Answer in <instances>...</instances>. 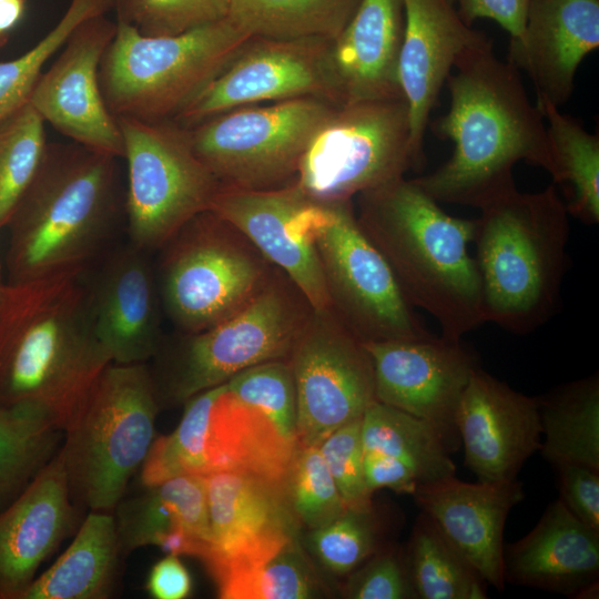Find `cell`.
Returning a JSON list of instances; mask_svg holds the SVG:
<instances>
[{
	"instance_id": "1",
	"label": "cell",
	"mask_w": 599,
	"mask_h": 599,
	"mask_svg": "<svg viewBox=\"0 0 599 599\" xmlns=\"http://www.w3.org/2000/svg\"><path fill=\"white\" fill-rule=\"evenodd\" d=\"M446 80L449 109L428 125L454 144L450 158L414 181L438 203L481 209L517 190L520 161L550 170L546 122L519 70L498 59L487 39L456 62Z\"/></svg>"
},
{
	"instance_id": "44",
	"label": "cell",
	"mask_w": 599,
	"mask_h": 599,
	"mask_svg": "<svg viewBox=\"0 0 599 599\" xmlns=\"http://www.w3.org/2000/svg\"><path fill=\"white\" fill-rule=\"evenodd\" d=\"M318 448L346 508H368L373 504V494L364 478L362 418L332 432Z\"/></svg>"
},
{
	"instance_id": "26",
	"label": "cell",
	"mask_w": 599,
	"mask_h": 599,
	"mask_svg": "<svg viewBox=\"0 0 599 599\" xmlns=\"http://www.w3.org/2000/svg\"><path fill=\"white\" fill-rule=\"evenodd\" d=\"M502 575L505 583L595 598L599 531L581 522L557 498L525 537L504 546Z\"/></svg>"
},
{
	"instance_id": "16",
	"label": "cell",
	"mask_w": 599,
	"mask_h": 599,
	"mask_svg": "<svg viewBox=\"0 0 599 599\" xmlns=\"http://www.w3.org/2000/svg\"><path fill=\"white\" fill-rule=\"evenodd\" d=\"M210 548L202 560L214 583L247 572L297 537L284 485L251 474L205 476Z\"/></svg>"
},
{
	"instance_id": "30",
	"label": "cell",
	"mask_w": 599,
	"mask_h": 599,
	"mask_svg": "<svg viewBox=\"0 0 599 599\" xmlns=\"http://www.w3.org/2000/svg\"><path fill=\"white\" fill-rule=\"evenodd\" d=\"M122 556L113 512L90 511L58 560L21 599H106L120 581Z\"/></svg>"
},
{
	"instance_id": "5",
	"label": "cell",
	"mask_w": 599,
	"mask_h": 599,
	"mask_svg": "<svg viewBox=\"0 0 599 599\" xmlns=\"http://www.w3.org/2000/svg\"><path fill=\"white\" fill-rule=\"evenodd\" d=\"M569 234L555 184L534 193L515 190L480 209L473 243L486 322L526 335L556 314Z\"/></svg>"
},
{
	"instance_id": "42",
	"label": "cell",
	"mask_w": 599,
	"mask_h": 599,
	"mask_svg": "<svg viewBox=\"0 0 599 599\" xmlns=\"http://www.w3.org/2000/svg\"><path fill=\"white\" fill-rule=\"evenodd\" d=\"M231 0H115L119 22L148 37L177 35L227 18Z\"/></svg>"
},
{
	"instance_id": "37",
	"label": "cell",
	"mask_w": 599,
	"mask_h": 599,
	"mask_svg": "<svg viewBox=\"0 0 599 599\" xmlns=\"http://www.w3.org/2000/svg\"><path fill=\"white\" fill-rule=\"evenodd\" d=\"M44 123L29 101L0 122V231L42 164L49 145Z\"/></svg>"
},
{
	"instance_id": "32",
	"label": "cell",
	"mask_w": 599,
	"mask_h": 599,
	"mask_svg": "<svg viewBox=\"0 0 599 599\" xmlns=\"http://www.w3.org/2000/svg\"><path fill=\"white\" fill-rule=\"evenodd\" d=\"M364 451H376L404 463L419 485L455 476L453 448L429 422L374 400L362 417Z\"/></svg>"
},
{
	"instance_id": "53",
	"label": "cell",
	"mask_w": 599,
	"mask_h": 599,
	"mask_svg": "<svg viewBox=\"0 0 599 599\" xmlns=\"http://www.w3.org/2000/svg\"><path fill=\"white\" fill-rule=\"evenodd\" d=\"M0 282H1V264H0Z\"/></svg>"
},
{
	"instance_id": "51",
	"label": "cell",
	"mask_w": 599,
	"mask_h": 599,
	"mask_svg": "<svg viewBox=\"0 0 599 599\" xmlns=\"http://www.w3.org/2000/svg\"><path fill=\"white\" fill-rule=\"evenodd\" d=\"M26 0H7L0 3V40L8 41L10 31L20 22Z\"/></svg>"
},
{
	"instance_id": "40",
	"label": "cell",
	"mask_w": 599,
	"mask_h": 599,
	"mask_svg": "<svg viewBox=\"0 0 599 599\" xmlns=\"http://www.w3.org/2000/svg\"><path fill=\"white\" fill-rule=\"evenodd\" d=\"M284 490L300 527L309 530L341 516L347 508L318 446H298L290 464Z\"/></svg>"
},
{
	"instance_id": "24",
	"label": "cell",
	"mask_w": 599,
	"mask_h": 599,
	"mask_svg": "<svg viewBox=\"0 0 599 599\" xmlns=\"http://www.w3.org/2000/svg\"><path fill=\"white\" fill-rule=\"evenodd\" d=\"M413 496L486 583L501 591L504 528L510 510L525 498L522 483H466L451 476L417 486Z\"/></svg>"
},
{
	"instance_id": "11",
	"label": "cell",
	"mask_w": 599,
	"mask_h": 599,
	"mask_svg": "<svg viewBox=\"0 0 599 599\" xmlns=\"http://www.w3.org/2000/svg\"><path fill=\"white\" fill-rule=\"evenodd\" d=\"M336 106L313 97L242 106L186 128L187 138L221 187L277 189L295 181L307 145Z\"/></svg>"
},
{
	"instance_id": "3",
	"label": "cell",
	"mask_w": 599,
	"mask_h": 599,
	"mask_svg": "<svg viewBox=\"0 0 599 599\" xmlns=\"http://www.w3.org/2000/svg\"><path fill=\"white\" fill-rule=\"evenodd\" d=\"M115 158L77 143H49L7 229L10 284L87 271L111 248L118 226Z\"/></svg>"
},
{
	"instance_id": "28",
	"label": "cell",
	"mask_w": 599,
	"mask_h": 599,
	"mask_svg": "<svg viewBox=\"0 0 599 599\" xmlns=\"http://www.w3.org/2000/svg\"><path fill=\"white\" fill-rule=\"evenodd\" d=\"M404 24L403 0H362L331 49L343 104L404 98L398 77Z\"/></svg>"
},
{
	"instance_id": "23",
	"label": "cell",
	"mask_w": 599,
	"mask_h": 599,
	"mask_svg": "<svg viewBox=\"0 0 599 599\" xmlns=\"http://www.w3.org/2000/svg\"><path fill=\"white\" fill-rule=\"evenodd\" d=\"M79 515L58 451L0 511V599H21L40 565L78 529Z\"/></svg>"
},
{
	"instance_id": "18",
	"label": "cell",
	"mask_w": 599,
	"mask_h": 599,
	"mask_svg": "<svg viewBox=\"0 0 599 599\" xmlns=\"http://www.w3.org/2000/svg\"><path fill=\"white\" fill-rule=\"evenodd\" d=\"M373 364L377 402L433 424L456 448V415L479 362L461 341L432 335L419 339L363 342Z\"/></svg>"
},
{
	"instance_id": "47",
	"label": "cell",
	"mask_w": 599,
	"mask_h": 599,
	"mask_svg": "<svg viewBox=\"0 0 599 599\" xmlns=\"http://www.w3.org/2000/svg\"><path fill=\"white\" fill-rule=\"evenodd\" d=\"M463 21L470 26L477 19H490L518 38L524 29L530 0H453Z\"/></svg>"
},
{
	"instance_id": "39",
	"label": "cell",
	"mask_w": 599,
	"mask_h": 599,
	"mask_svg": "<svg viewBox=\"0 0 599 599\" xmlns=\"http://www.w3.org/2000/svg\"><path fill=\"white\" fill-rule=\"evenodd\" d=\"M383 521L372 504L364 509H346L328 524L312 529L311 547L332 573L347 576L383 550Z\"/></svg>"
},
{
	"instance_id": "19",
	"label": "cell",
	"mask_w": 599,
	"mask_h": 599,
	"mask_svg": "<svg viewBox=\"0 0 599 599\" xmlns=\"http://www.w3.org/2000/svg\"><path fill=\"white\" fill-rule=\"evenodd\" d=\"M148 254L128 242L111 248L94 274L88 271L95 334L114 364H145L163 343V307Z\"/></svg>"
},
{
	"instance_id": "49",
	"label": "cell",
	"mask_w": 599,
	"mask_h": 599,
	"mask_svg": "<svg viewBox=\"0 0 599 599\" xmlns=\"http://www.w3.org/2000/svg\"><path fill=\"white\" fill-rule=\"evenodd\" d=\"M192 578L179 556L166 554L151 568L145 589L155 599H184L192 592Z\"/></svg>"
},
{
	"instance_id": "27",
	"label": "cell",
	"mask_w": 599,
	"mask_h": 599,
	"mask_svg": "<svg viewBox=\"0 0 599 599\" xmlns=\"http://www.w3.org/2000/svg\"><path fill=\"white\" fill-rule=\"evenodd\" d=\"M122 556L144 546L201 560L210 548L205 476L180 475L122 497L113 511Z\"/></svg>"
},
{
	"instance_id": "33",
	"label": "cell",
	"mask_w": 599,
	"mask_h": 599,
	"mask_svg": "<svg viewBox=\"0 0 599 599\" xmlns=\"http://www.w3.org/2000/svg\"><path fill=\"white\" fill-rule=\"evenodd\" d=\"M544 115L554 183L564 194L568 214L593 225L599 222V138L559 108L537 100Z\"/></svg>"
},
{
	"instance_id": "31",
	"label": "cell",
	"mask_w": 599,
	"mask_h": 599,
	"mask_svg": "<svg viewBox=\"0 0 599 599\" xmlns=\"http://www.w3.org/2000/svg\"><path fill=\"white\" fill-rule=\"evenodd\" d=\"M545 439L542 457L554 467L579 464L599 470L598 374L566 383L537 397Z\"/></svg>"
},
{
	"instance_id": "14",
	"label": "cell",
	"mask_w": 599,
	"mask_h": 599,
	"mask_svg": "<svg viewBox=\"0 0 599 599\" xmlns=\"http://www.w3.org/2000/svg\"><path fill=\"white\" fill-rule=\"evenodd\" d=\"M287 361L296 387L298 446H318L376 400L370 356L331 308L312 309Z\"/></svg>"
},
{
	"instance_id": "20",
	"label": "cell",
	"mask_w": 599,
	"mask_h": 599,
	"mask_svg": "<svg viewBox=\"0 0 599 599\" xmlns=\"http://www.w3.org/2000/svg\"><path fill=\"white\" fill-rule=\"evenodd\" d=\"M312 201L295 181L258 191L220 186L209 211L244 235L291 280L313 308L325 309L329 302L323 272L304 227Z\"/></svg>"
},
{
	"instance_id": "8",
	"label": "cell",
	"mask_w": 599,
	"mask_h": 599,
	"mask_svg": "<svg viewBox=\"0 0 599 599\" xmlns=\"http://www.w3.org/2000/svg\"><path fill=\"white\" fill-rule=\"evenodd\" d=\"M313 307L278 268L242 309L201 332L161 345L150 368L160 408L185 404L236 374L287 359Z\"/></svg>"
},
{
	"instance_id": "7",
	"label": "cell",
	"mask_w": 599,
	"mask_h": 599,
	"mask_svg": "<svg viewBox=\"0 0 599 599\" xmlns=\"http://www.w3.org/2000/svg\"><path fill=\"white\" fill-rule=\"evenodd\" d=\"M251 35L229 18L169 37H148L116 21L99 69L115 118L174 121L230 64Z\"/></svg>"
},
{
	"instance_id": "2",
	"label": "cell",
	"mask_w": 599,
	"mask_h": 599,
	"mask_svg": "<svg viewBox=\"0 0 599 599\" xmlns=\"http://www.w3.org/2000/svg\"><path fill=\"white\" fill-rule=\"evenodd\" d=\"M356 217L415 307L428 312L449 341L485 321L480 277L469 254L475 220L447 214L414 179L359 193Z\"/></svg>"
},
{
	"instance_id": "15",
	"label": "cell",
	"mask_w": 599,
	"mask_h": 599,
	"mask_svg": "<svg viewBox=\"0 0 599 599\" xmlns=\"http://www.w3.org/2000/svg\"><path fill=\"white\" fill-rule=\"evenodd\" d=\"M332 43L317 38L250 37L230 64L174 122L191 128L233 109L303 97L341 105Z\"/></svg>"
},
{
	"instance_id": "9",
	"label": "cell",
	"mask_w": 599,
	"mask_h": 599,
	"mask_svg": "<svg viewBox=\"0 0 599 599\" xmlns=\"http://www.w3.org/2000/svg\"><path fill=\"white\" fill-rule=\"evenodd\" d=\"M163 312L183 334L206 329L246 306L276 272L237 230L204 211L160 248Z\"/></svg>"
},
{
	"instance_id": "45",
	"label": "cell",
	"mask_w": 599,
	"mask_h": 599,
	"mask_svg": "<svg viewBox=\"0 0 599 599\" xmlns=\"http://www.w3.org/2000/svg\"><path fill=\"white\" fill-rule=\"evenodd\" d=\"M348 576L347 598L418 599L405 550L384 548Z\"/></svg>"
},
{
	"instance_id": "17",
	"label": "cell",
	"mask_w": 599,
	"mask_h": 599,
	"mask_svg": "<svg viewBox=\"0 0 599 599\" xmlns=\"http://www.w3.org/2000/svg\"><path fill=\"white\" fill-rule=\"evenodd\" d=\"M115 32L116 22L105 16L80 23L41 73L29 103L74 143L116 159L124 156L123 136L99 80L101 60Z\"/></svg>"
},
{
	"instance_id": "46",
	"label": "cell",
	"mask_w": 599,
	"mask_h": 599,
	"mask_svg": "<svg viewBox=\"0 0 599 599\" xmlns=\"http://www.w3.org/2000/svg\"><path fill=\"white\" fill-rule=\"evenodd\" d=\"M559 499L581 522L599 531V470L579 464L555 467Z\"/></svg>"
},
{
	"instance_id": "22",
	"label": "cell",
	"mask_w": 599,
	"mask_h": 599,
	"mask_svg": "<svg viewBox=\"0 0 599 599\" xmlns=\"http://www.w3.org/2000/svg\"><path fill=\"white\" fill-rule=\"evenodd\" d=\"M398 77L408 106L410 145L419 167L432 110L458 59L488 38L467 26L453 0H403Z\"/></svg>"
},
{
	"instance_id": "48",
	"label": "cell",
	"mask_w": 599,
	"mask_h": 599,
	"mask_svg": "<svg viewBox=\"0 0 599 599\" xmlns=\"http://www.w3.org/2000/svg\"><path fill=\"white\" fill-rule=\"evenodd\" d=\"M364 478L369 493L388 488L413 495L418 486L414 473L400 460L376 451H364Z\"/></svg>"
},
{
	"instance_id": "34",
	"label": "cell",
	"mask_w": 599,
	"mask_h": 599,
	"mask_svg": "<svg viewBox=\"0 0 599 599\" xmlns=\"http://www.w3.org/2000/svg\"><path fill=\"white\" fill-rule=\"evenodd\" d=\"M362 0H231L227 18L251 37L334 41Z\"/></svg>"
},
{
	"instance_id": "10",
	"label": "cell",
	"mask_w": 599,
	"mask_h": 599,
	"mask_svg": "<svg viewBox=\"0 0 599 599\" xmlns=\"http://www.w3.org/2000/svg\"><path fill=\"white\" fill-rule=\"evenodd\" d=\"M304 227L319 260L329 308L357 338L380 342L433 335L359 226L353 200L313 201Z\"/></svg>"
},
{
	"instance_id": "12",
	"label": "cell",
	"mask_w": 599,
	"mask_h": 599,
	"mask_svg": "<svg viewBox=\"0 0 599 599\" xmlns=\"http://www.w3.org/2000/svg\"><path fill=\"white\" fill-rule=\"evenodd\" d=\"M418 169L404 98L337 105L312 138L295 179L312 200L332 203Z\"/></svg>"
},
{
	"instance_id": "29",
	"label": "cell",
	"mask_w": 599,
	"mask_h": 599,
	"mask_svg": "<svg viewBox=\"0 0 599 599\" xmlns=\"http://www.w3.org/2000/svg\"><path fill=\"white\" fill-rule=\"evenodd\" d=\"M296 448L262 412L234 398L223 384L211 413L207 475L236 471L284 485Z\"/></svg>"
},
{
	"instance_id": "25",
	"label": "cell",
	"mask_w": 599,
	"mask_h": 599,
	"mask_svg": "<svg viewBox=\"0 0 599 599\" xmlns=\"http://www.w3.org/2000/svg\"><path fill=\"white\" fill-rule=\"evenodd\" d=\"M599 47V0H530L508 62L524 70L537 100L558 108L570 98L581 61Z\"/></svg>"
},
{
	"instance_id": "6",
	"label": "cell",
	"mask_w": 599,
	"mask_h": 599,
	"mask_svg": "<svg viewBox=\"0 0 599 599\" xmlns=\"http://www.w3.org/2000/svg\"><path fill=\"white\" fill-rule=\"evenodd\" d=\"M159 409L146 363H111L103 369L59 449L78 507L114 511L152 446Z\"/></svg>"
},
{
	"instance_id": "41",
	"label": "cell",
	"mask_w": 599,
	"mask_h": 599,
	"mask_svg": "<svg viewBox=\"0 0 599 599\" xmlns=\"http://www.w3.org/2000/svg\"><path fill=\"white\" fill-rule=\"evenodd\" d=\"M237 400L262 412L278 433L297 445V397L294 375L287 359L257 364L226 382Z\"/></svg>"
},
{
	"instance_id": "54",
	"label": "cell",
	"mask_w": 599,
	"mask_h": 599,
	"mask_svg": "<svg viewBox=\"0 0 599 599\" xmlns=\"http://www.w3.org/2000/svg\"><path fill=\"white\" fill-rule=\"evenodd\" d=\"M4 1H7V0H0V3H1V2H4Z\"/></svg>"
},
{
	"instance_id": "52",
	"label": "cell",
	"mask_w": 599,
	"mask_h": 599,
	"mask_svg": "<svg viewBox=\"0 0 599 599\" xmlns=\"http://www.w3.org/2000/svg\"><path fill=\"white\" fill-rule=\"evenodd\" d=\"M7 43V41L0 40V48L3 47Z\"/></svg>"
},
{
	"instance_id": "4",
	"label": "cell",
	"mask_w": 599,
	"mask_h": 599,
	"mask_svg": "<svg viewBox=\"0 0 599 599\" xmlns=\"http://www.w3.org/2000/svg\"><path fill=\"white\" fill-rule=\"evenodd\" d=\"M88 271L23 284L0 344V404L32 407L62 433L112 363L95 334Z\"/></svg>"
},
{
	"instance_id": "13",
	"label": "cell",
	"mask_w": 599,
	"mask_h": 599,
	"mask_svg": "<svg viewBox=\"0 0 599 599\" xmlns=\"http://www.w3.org/2000/svg\"><path fill=\"white\" fill-rule=\"evenodd\" d=\"M116 119L128 162L129 242L146 252L160 250L209 210L220 184L192 151L186 128L174 121Z\"/></svg>"
},
{
	"instance_id": "50",
	"label": "cell",
	"mask_w": 599,
	"mask_h": 599,
	"mask_svg": "<svg viewBox=\"0 0 599 599\" xmlns=\"http://www.w3.org/2000/svg\"><path fill=\"white\" fill-rule=\"evenodd\" d=\"M22 295V285L0 282V344L13 319Z\"/></svg>"
},
{
	"instance_id": "43",
	"label": "cell",
	"mask_w": 599,
	"mask_h": 599,
	"mask_svg": "<svg viewBox=\"0 0 599 599\" xmlns=\"http://www.w3.org/2000/svg\"><path fill=\"white\" fill-rule=\"evenodd\" d=\"M73 30V22L61 18L27 52L0 62V122L29 101L43 67L63 47Z\"/></svg>"
},
{
	"instance_id": "36",
	"label": "cell",
	"mask_w": 599,
	"mask_h": 599,
	"mask_svg": "<svg viewBox=\"0 0 599 599\" xmlns=\"http://www.w3.org/2000/svg\"><path fill=\"white\" fill-rule=\"evenodd\" d=\"M418 599H486V581L422 511L405 549Z\"/></svg>"
},
{
	"instance_id": "38",
	"label": "cell",
	"mask_w": 599,
	"mask_h": 599,
	"mask_svg": "<svg viewBox=\"0 0 599 599\" xmlns=\"http://www.w3.org/2000/svg\"><path fill=\"white\" fill-rule=\"evenodd\" d=\"M217 593L222 599H306L324 593V587L295 537L272 558L217 589Z\"/></svg>"
},
{
	"instance_id": "35",
	"label": "cell",
	"mask_w": 599,
	"mask_h": 599,
	"mask_svg": "<svg viewBox=\"0 0 599 599\" xmlns=\"http://www.w3.org/2000/svg\"><path fill=\"white\" fill-rule=\"evenodd\" d=\"M63 433L41 412L0 404V511L59 451Z\"/></svg>"
},
{
	"instance_id": "21",
	"label": "cell",
	"mask_w": 599,
	"mask_h": 599,
	"mask_svg": "<svg viewBox=\"0 0 599 599\" xmlns=\"http://www.w3.org/2000/svg\"><path fill=\"white\" fill-rule=\"evenodd\" d=\"M456 427L465 465L478 481L516 479L541 446L538 398L515 390L480 366L463 393Z\"/></svg>"
}]
</instances>
